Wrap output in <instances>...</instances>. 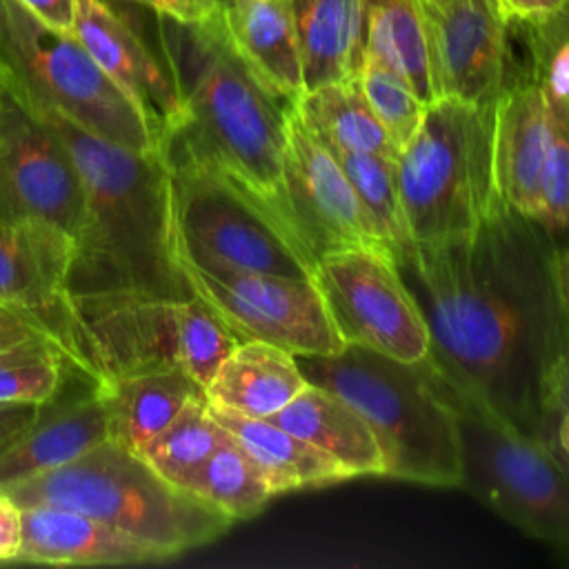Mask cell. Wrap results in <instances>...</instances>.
Returning <instances> with one entry per match:
<instances>
[{
    "label": "cell",
    "mask_w": 569,
    "mask_h": 569,
    "mask_svg": "<svg viewBox=\"0 0 569 569\" xmlns=\"http://www.w3.org/2000/svg\"><path fill=\"white\" fill-rule=\"evenodd\" d=\"M556 242L502 202L467 236L409 242L393 256L427 320L422 362L440 387L540 442L553 438L547 389L569 342Z\"/></svg>",
    "instance_id": "cell-1"
},
{
    "label": "cell",
    "mask_w": 569,
    "mask_h": 569,
    "mask_svg": "<svg viewBox=\"0 0 569 569\" xmlns=\"http://www.w3.org/2000/svg\"><path fill=\"white\" fill-rule=\"evenodd\" d=\"M29 109L62 138L82 178L84 216L67 291L84 327L118 309L191 300L196 293L178 251L164 140L156 149L133 151L56 111Z\"/></svg>",
    "instance_id": "cell-2"
},
{
    "label": "cell",
    "mask_w": 569,
    "mask_h": 569,
    "mask_svg": "<svg viewBox=\"0 0 569 569\" xmlns=\"http://www.w3.org/2000/svg\"><path fill=\"white\" fill-rule=\"evenodd\" d=\"M156 31L180 96V118L162 138L167 153L231 176L284 216L282 160L291 102L242 60L218 7L198 22L156 13Z\"/></svg>",
    "instance_id": "cell-3"
},
{
    "label": "cell",
    "mask_w": 569,
    "mask_h": 569,
    "mask_svg": "<svg viewBox=\"0 0 569 569\" xmlns=\"http://www.w3.org/2000/svg\"><path fill=\"white\" fill-rule=\"evenodd\" d=\"M296 360L307 382L333 391L369 422L387 458V478L460 487L456 409L422 360L402 362L356 345Z\"/></svg>",
    "instance_id": "cell-4"
},
{
    "label": "cell",
    "mask_w": 569,
    "mask_h": 569,
    "mask_svg": "<svg viewBox=\"0 0 569 569\" xmlns=\"http://www.w3.org/2000/svg\"><path fill=\"white\" fill-rule=\"evenodd\" d=\"M22 507L53 505L102 520L178 558L233 522L193 491L160 476L138 451L107 438L82 456L0 487Z\"/></svg>",
    "instance_id": "cell-5"
},
{
    "label": "cell",
    "mask_w": 569,
    "mask_h": 569,
    "mask_svg": "<svg viewBox=\"0 0 569 569\" xmlns=\"http://www.w3.org/2000/svg\"><path fill=\"white\" fill-rule=\"evenodd\" d=\"M396 169L411 242L467 236L505 202L493 171V104L436 98Z\"/></svg>",
    "instance_id": "cell-6"
},
{
    "label": "cell",
    "mask_w": 569,
    "mask_h": 569,
    "mask_svg": "<svg viewBox=\"0 0 569 569\" xmlns=\"http://www.w3.org/2000/svg\"><path fill=\"white\" fill-rule=\"evenodd\" d=\"M0 69L16 96L113 144L149 151L162 136L98 67L73 33L58 31L16 0H0Z\"/></svg>",
    "instance_id": "cell-7"
},
{
    "label": "cell",
    "mask_w": 569,
    "mask_h": 569,
    "mask_svg": "<svg viewBox=\"0 0 569 569\" xmlns=\"http://www.w3.org/2000/svg\"><path fill=\"white\" fill-rule=\"evenodd\" d=\"M171 198L180 258L289 278H313L316 258L289 220L231 176L171 158Z\"/></svg>",
    "instance_id": "cell-8"
},
{
    "label": "cell",
    "mask_w": 569,
    "mask_h": 569,
    "mask_svg": "<svg viewBox=\"0 0 569 569\" xmlns=\"http://www.w3.org/2000/svg\"><path fill=\"white\" fill-rule=\"evenodd\" d=\"M447 398L456 409L460 433V489L527 536L569 556V482L547 442L480 407L449 393Z\"/></svg>",
    "instance_id": "cell-9"
},
{
    "label": "cell",
    "mask_w": 569,
    "mask_h": 569,
    "mask_svg": "<svg viewBox=\"0 0 569 569\" xmlns=\"http://www.w3.org/2000/svg\"><path fill=\"white\" fill-rule=\"evenodd\" d=\"M313 280L345 345L402 362L427 358V320L389 251L351 247L322 253Z\"/></svg>",
    "instance_id": "cell-10"
},
{
    "label": "cell",
    "mask_w": 569,
    "mask_h": 569,
    "mask_svg": "<svg viewBox=\"0 0 569 569\" xmlns=\"http://www.w3.org/2000/svg\"><path fill=\"white\" fill-rule=\"evenodd\" d=\"M182 267L193 293L240 340L271 342L293 356H336L347 347L313 278L198 267L187 260Z\"/></svg>",
    "instance_id": "cell-11"
},
{
    "label": "cell",
    "mask_w": 569,
    "mask_h": 569,
    "mask_svg": "<svg viewBox=\"0 0 569 569\" xmlns=\"http://www.w3.org/2000/svg\"><path fill=\"white\" fill-rule=\"evenodd\" d=\"M84 216L80 171L62 138L7 84L0 93V220L76 242Z\"/></svg>",
    "instance_id": "cell-12"
},
{
    "label": "cell",
    "mask_w": 569,
    "mask_h": 569,
    "mask_svg": "<svg viewBox=\"0 0 569 569\" xmlns=\"http://www.w3.org/2000/svg\"><path fill=\"white\" fill-rule=\"evenodd\" d=\"M73 242L60 233L0 220V302L38 320L58 342L76 376L107 385L93 338L69 291Z\"/></svg>",
    "instance_id": "cell-13"
},
{
    "label": "cell",
    "mask_w": 569,
    "mask_h": 569,
    "mask_svg": "<svg viewBox=\"0 0 569 569\" xmlns=\"http://www.w3.org/2000/svg\"><path fill=\"white\" fill-rule=\"evenodd\" d=\"M282 209L316 260L322 253L351 247L391 253L333 151L298 120L291 104L282 160Z\"/></svg>",
    "instance_id": "cell-14"
},
{
    "label": "cell",
    "mask_w": 569,
    "mask_h": 569,
    "mask_svg": "<svg viewBox=\"0 0 569 569\" xmlns=\"http://www.w3.org/2000/svg\"><path fill=\"white\" fill-rule=\"evenodd\" d=\"M436 98L493 104L511 82L509 18L498 0H420Z\"/></svg>",
    "instance_id": "cell-15"
},
{
    "label": "cell",
    "mask_w": 569,
    "mask_h": 569,
    "mask_svg": "<svg viewBox=\"0 0 569 569\" xmlns=\"http://www.w3.org/2000/svg\"><path fill=\"white\" fill-rule=\"evenodd\" d=\"M73 36L164 138L180 118V96L158 31L149 42L107 0H78Z\"/></svg>",
    "instance_id": "cell-16"
},
{
    "label": "cell",
    "mask_w": 569,
    "mask_h": 569,
    "mask_svg": "<svg viewBox=\"0 0 569 569\" xmlns=\"http://www.w3.org/2000/svg\"><path fill=\"white\" fill-rule=\"evenodd\" d=\"M107 438L102 387L69 371L62 387L38 405L31 427L0 453V487L71 462Z\"/></svg>",
    "instance_id": "cell-17"
},
{
    "label": "cell",
    "mask_w": 569,
    "mask_h": 569,
    "mask_svg": "<svg viewBox=\"0 0 569 569\" xmlns=\"http://www.w3.org/2000/svg\"><path fill=\"white\" fill-rule=\"evenodd\" d=\"M171 560L142 542L87 513L53 507H24V538L16 565L53 567H133Z\"/></svg>",
    "instance_id": "cell-18"
},
{
    "label": "cell",
    "mask_w": 569,
    "mask_h": 569,
    "mask_svg": "<svg viewBox=\"0 0 569 569\" xmlns=\"http://www.w3.org/2000/svg\"><path fill=\"white\" fill-rule=\"evenodd\" d=\"M547 142L545 87L522 76L507 84L493 102V171L500 198L538 222L540 173Z\"/></svg>",
    "instance_id": "cell-19"
},
{
    "label": "cell",
    "mask_w": 569,
    "mask_h": 569,
    "mask_svg": "<svg viewBox=\"0 0 569 569\" xmlns=\"http://www.w3.org/2000/svg\"><path fill=\"white\" fill-rule=\"evenodd\" d=\"M271 422L331 456L356 476H387V458L369 422L333 391L307 385Z\"/></svg>",
    "instance_id": "cell-20"
},
{
    "label": "cell",
    "mask_w": 569,
    "mask_h": 569,
    "mask_svg": "<svg viewBox=\"0 0 569 569\" xmlns=\"http://www.w3.org/2000/svg\"><path fill=\"white\" fill-rule=\"evenodd\" d=\"M307 378L293 353L262 340H242L204 387L209 405L251 418H269L289 405Z\"/></svg>",
    "instance_id": "cell-21"
},
{
    "label": "cell",
    "mask_w": 569,
    "mask_h": 569,
    "mask_svg": "<svg viewBox=\"0 0 569 569\" xmlns=\"http://www.w3.org/2000/svg\"><path fill=\"white\" fill-rule=\"evenodd\" d=\"M236 51L280 98L305 91L293 22L284 0H216Z\"/></svg>",
    "instance_id": "cell-22"
},
{
    "label": "cell",
    "mask_w": 569,
    "mask_h": 569,
    "mask_svg": "<svg viewBox=\"0 0 569 569\" xmlns=\"http://www.w3.org/2000/svg\"><path fill=\"white\" fill-rule=\"evenodd\" d=\"M302 67L305 91L356 78L362 58V0H284Z\"/></svg>",
    "instance_id": "cell-23"
},
{
    "label": "cell",
    "mask_w": 569,
    "mask_h": 569,
    "mask_svg": "<svg viewBox=\"0 0 569 569\" xmlns=\"http://www.w3.org/2000/svg\"><path fill=\"white\" fill-rule=\"evenodd\" d=\"M109 438L140 453L204 389L176 365L144 367L113 376L102 387Z\"/></svg>",
    "instance_id": "cell-24"
},
{
    "label": "cell",
    "mask_w": 569,
    "mask_h": 569,
    "mask_svg": "<svg viewBox=\"0 0 569 569\" xmlns=\"http://www.w3.org/2000/svg\"><path fill=\"white\" fill-rule=\"evenodd\" d=\"M209 409L218 425L249 453L276 496L293 489L327 487L351 478L331 456L269 418L240 416L213 405H209Z\"/></svg>",
    "instance_id": "cell-25"
},
{
    "label": "cell",
    "mask_w": 569,
    "mask_h": 569,
    "mask_svg": "<svg viewBox=\"0 0 569 569\" xmlns=\"http://www.w3.org/2000/svg\"><path fill=\"white\" fill-rule=\"evenodd\" d=\"M291 109L331 151L398 156V147L371 111L358 76L307 89L291 100Z\"/></svg>",
    "instance_id": "cell-26"
},
{
    "label": "cell",
    "mask_w": 569,
    "mask_h": 569,
    "mask_svg": "<svg viewBox=\"0 0 569 569\" xmlns=\"http://www.w3.org/2000/svg\"><path fill=\"white\" fill-rule=\"evenodd\" d=\"M365 56L396 71L425 102L436 100L420 0H362Z\"/></svg>",
    "instance_id": "cell-27"
},
{
    "label": "cell",
    "mask_w": 569,
    "mask_h": 569,
    "mask_svg": "<svg viewBox=\"0 0 569 569\" xmlns=\"http://www.w3.org/2000/svg\"><path fill=\"white\" fill-rule=\"evenodd\" d=\"M189 491L231 522L258 516L276 496L249 453L227 431L189 482Z\"/></svg>",
    "instance_id": "cell-28"
},
{
    "label": "cell",
    "mask_w": 569,
    "mask_h": 569,
    "mask_svg": "<svg viewBox=\"0 0 569 569\" xmlns=\"http://www.w3.org/2000/svg\"><path fill=\"white\" fill-rule=\"evenodd\" d=\"M224 429L209 409L207 396H198L142 449L140 456L167 480L189 489V482L222 440Z\"/></svg>",
    "instance_id": "cell-29"
},
{
    "label": "cell",
    "mask_w": 569,
    "mask_h": 569,
    "mask_svg": "<svg viewBox=\"0 0 569 569\" xmlns=\"http://www.w3.org/2000/svg\"><path fill=\"white\" fill-rule=\"evenodd\" d=\"M333 156L338 158L380 238L396 256L405 244L411 242L400 200L396 156L360 151H333Z\"/></svg>",
    "instance_id": "cell-30"
},
{
    "label": "cell",
    "mask_w": 569,
    "mask_h": 569,
    "mask_svg": "<svg viewBox=\"0 0 569 569\" xmlns=\"http://www.w3.org/2000/svg\"><path fill=\"white\" fill-rule=\"evenodd\" d=\"M242 340L198 296L176 305V362L202 389Z\"/></svg>",
    "instance_id": "cell-31"
},
{
    "label": "cell",
    "mask_w": 569,
    "mask_h": 569,
    "mask_svg": "<svg viewBox=\"0 0 569 569\" xmlns=\"http://www.w3.org/2000/svg\"><path fill=\"white\" fill-rule=\"evenodd\" d=\"M69 371L64 353L53 342L18 345L0 353V402L42 405L62 387Z\"/></svg>",
    "instance_id": "cell-32"
},
{
    "label": "cell",
    "mask_w": 569,
    "mask_h": 569,
    "mask_svg": "<svg viewBox=\"0 0 569 569\" xmlns=\"http://www.w3.org/2000/svg\"><path fill=\"white\" fill-rule=\"evenodd\" d=\"M547 142L540 173V218L556 240L569 236V96L547 91Z\"/></svg>",
    "instance_id": "cell-33"
},
{
    "label": "cell",
    "mask_w": 569,
    "mask_h": 569,
    "mask_svg": "<svg viewBox=\"0 0 569 569\" xmlns=\"http://www.w3.org/2000/svg\"><path fill=\"white\" fill-rule=\"evenodd\" d=\"M358 80L371 111L382 122L389 138L400 151L416 133L427 104L396 71H391L371 56L362 58Z\"/></svg>",
    "instance_id": "cell-34"
},
{
    "label": "cell",
    "mask_w": 569,
    "mask_h": 569,
    "mask_svg": "<svg viewBox=\"0 0 569 569\" xmlns=\"http://www.w3.org/2000/svg\"><path fill=\"white\" fill-rule=\"evenodd\" d=\"M31 340H47V342H53L58 347L53 336L38 320H33L31 316H27L24 311H20L16 307H9V305L0 302V353L13 349L18 345L31 342Z\"/></svg>",
    "instance_id": "cell-35"
},
{
    "label": "cell",
    "mask_w": 569,
    "mask_h": 569,
    "mask_svg": "<svg viewBox=\"0 0 569 569\" xmlns=\"http://www.w3.org/2000/svg\"><path fill=\"white\" fill-rule=\"evenodd\" d=\"M24 538V507L0 489V565H16Z\"/></svg>",
    "instance_id": "cell-36"
},
{
    "label": "cell",
    "mask_w": 569,
    "mask_h": 569,
    "mask_svg": "<svg viewBox=\"0 0 569 569\" xmlns=\"http://www.w3.org/2000/svg\"><path fill=\"white\" fill-rule=\"evenodd\" d=\"M151 9L158 16H169L184 22H198L209 18L218 2L216 0H124Z\"/></svg>",
    "instance_id": "cell-37"
},
{
    "label": "cell",
    "mask_w": 569,
    "mask_h": 569,
    "mask_svg": "<svg viewBox=\"0 0 569 569\" xmlns=\"http://www.w3.org/2000/svg\"><path fill=\"white\" fill-rule=\"evenodd\" d=\"M38 405L0 402V453L9 449L36 420Z\"/></svg>",
    "instance_id": "cell-38"
},
{
    "label": "cell",
    "mask_w": 569,
    "mask_h": 569,
    "mask_svg": "<svg viewBox=\"0 0 569 569\" xmlns=\"http://www.w3.org/2000/svg\"><path fill=\"white\" fill-rule=\"evenodd\" d=\"M16 2L22 4L31 16L42 20L44 24L64 33H73L78 0H16Z\"/></svg>",
    "instance_id": "cell-39"
},
{
    "label": "cell",
    "mask_w": 569,
    "mask_h": 569,
    "mask_svg": "<svg viewBox=\"0 0 569 569\" xmlns=\"http://www.w3.org/2000/svg\"><path fill=\"white\" fill-rule=\"evenodd\" d=\"M511 22H545L569 7V0H498Z\"/></svg>",
    "instance_id": "cell-40"
},
{
    "label": "cell",
    "mask_w": 569,
    "mask_h": 569,
    "mask_svg": "<svg viewBox=\"0 0 569 569\" xmlns=\"http://www.w3.org/2000/svg\"><path fill=\"white\" fill-rule=\"evenodd\" d=\"M547 402H549L551 413H556V416H558V411L569 409V342L551 373L549 389H547Z\"/></svg>",
    "instance_id": "cell-41"
},
{
    "label": "cell",
    "mask_w": 569,
    "mask_h": 569,
    "mask_svg": "<svg viewBox=\"0 0 569 569\" xmlns=\"http://www.w3.org/2000/svg\"><path fill=\"white\" fill-rule=\"evenodd\" d=\"M553 280H556V291L558 298L569 313V236L565 242H556V253H553Z\"/></svg>",
    "instance_id": "cell-42"
},
{
    "label": "cell",
    "mask_w": 569,
    "mask_h": 569,
    "mask_svg": "<svg viewBox=\"0 0 569 569\" xmlns=\"http://www.w3.org/2000/svg\"><path fill=\"white\" fill-rule=\"evenodd\" d=\"M553 438H556L558 447L569 456V409L558 411L556 429H553Z\"/></svg>",
    "instance_id": "cell-43"
},
{
    "label": "cell",
    "mask_w": 569,
    "mask_h": 569,
    "mask_svg": "<svg viewBox=\"0 0 569 569\" xmlns=\"http://www.w3.org/2000/svg\"><path fill=\"white\" fill-rule=\"evenodd\" d=\"M547 442V447H549V451H551V456H553V460H556V465H558V469L562 471V476H565V480L569 482V456L558 447V442H556V438H549V440H545Z\"/></svg>",
    "instance_id": "cell-44"
},
{
    "label": "cell",
    "mask_w": 569,
    "mask_h": 569,
    "mask_svg": "<svg viewBox=\"0 0 569 569\" xmlns=\"http://www.w3.org/2000/svg\"><path fill=\"white\" fill-rule=\"evenodd\" d=\"M2 87H4V76H2V69H0V93H2Z\"/></svg>",
    "instance_id": "cell-45"
}]
</instances>
